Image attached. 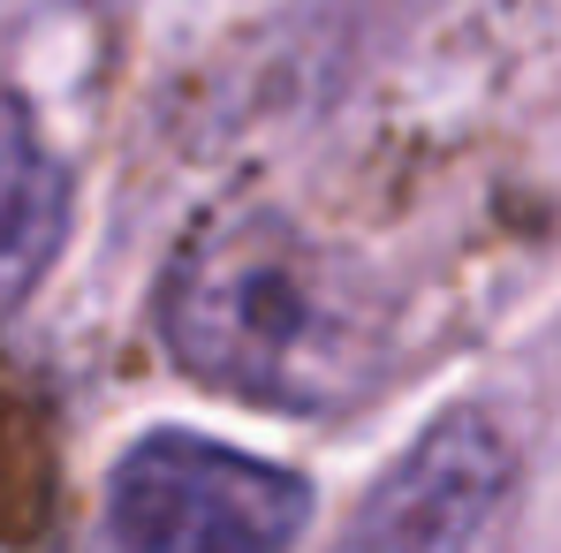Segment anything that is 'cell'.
<instances>
[{"label": "cell", "instance_id": "1", "mask_svg": "<svg viewBox=\"0 0 561 553\" xmlns=\"http://www.w3.org/2000/svg\"><path fill=\"white\" fill-rule=\"evenodd\" d=\"M160 334L205 387L274 410H334L373 371V326L342 266L274 212H236L183 243L160 280Z\"/></svg>", "mask_w": 561, "mask_h": 553}, {"label": "cell", "instance_id": "2", "mask_svg": "<svg viewBox=\"0 0 561 553\" xmlns=\"http://www.w3.org/2000/svg\"><path fill=\"white\" fill-rule=\"evenodd\" d=\"M311 485L243 448L152 433L106 477V553H288Z\"/></svg>", "mask_w": 561, "mask_h": 553}, {"label": "cell", "instance_id": "3", "mask_svg": "<svg viewBox=\"0 0 561 553\" xmlns=\"http://www.w3.org/2000/svg\"><path fill=\"white\" fill-rule=\"evenodd\" d=\"M508 470L516 456H508L501 425L478 410H448L357 500L342 553H470V539L485 531V516L508 493Z\"/></svg>", "mask_w": 561, "mask_h": 553}, {"label": "cell", "instance_id": "4", "mask_svg": "<svg viewBox=\"0 0 561 553\" xmlns=\"http://www.w3.org/2000/svg\"><path fill=\"white\" fill-rule=\"evenodd\" d=\"M69 228V175L46 152L38 122L0 92V311L23 303L54 266Z\"/></svg>", "mask_w": 561, "mask_h": 553}]
</instances>
